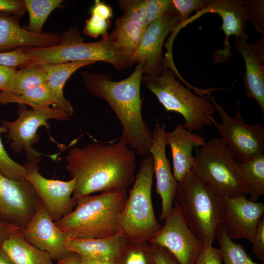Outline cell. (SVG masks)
Here are the masks:
<instances>
[{"mask_svg": "<svg viewBox=\"0 0 264 264\" xmlns=\"http://www.w3.org/2000/svg\"><path fill=\"white\" fill-rule=\"evenodd\" d=\"M136 155L120 139L107 145L93 142L71 148L65 168L76 181L73 198L129 187L135 180Z\"/></svg>", "mask_w": 264, "mask_h": 264, "instance_id": "cell-1", "label": "cell"}, {"mask_svg": "<svg viewBox=\"0 0 264 264\" xmlns=\"http://www.w3.org/2000/svg\"><path fill=\"white\" fill-rule=\"evenodd\" d=\"M81 74L87 90L95 98L106 100L114 112L122 128L120 139L137 155L150 154L153 132L142 114L140 85L143 75L142 66L137 63L133 72L119 81L110 75L82 71Z\"/></svg>", "mask_w": 264, "mask_h": 264, "instance_id": "cell-2", "label": "cell"}, {"mask_svg": "<svg viewBox=\"0 0 264 264\" xmlns=\"http://www.w3.org/2000/svg\"><path fill=\"white\" fill-rule=\"evenodd\" d=\"M128 196L126 189H117L80 197L70 213L54 222L68 239L102 238L121 233L120 219Z\"/></svg>", "mask_w": 264, "mask_h": 264, "instance_id": "cell-3", "label": "cell"}, {"mask_svg": "<svg viewBox=\"0 0 264 264\" xmlns=\"http://www.w3.org/2000/svg\"><path fill=\"white\" fill-rule=\"evenodd\" d=\"M62 36V42L57 45L24 48L29 58L26 66L77 61H102L110 64L115 69L120 71L133 64L118 44L113 32L95 42H85L76 26L71 27Z\"/></svg>", "mask_w": 264, "mask_h": 264, "instance_id": "cell-4", "label": "cell"}, {"mask_svg": "<svg viewBox=\"0 0 264 264\" xmlns=\"http://www.w3.org/2000/svg\"><path fill=\"white\" fill-rule=\"evenodd\" d=\"M175 199L193 232L205 247L212 246L222 225V196L191 170L178 183Z\"/></svg>", "mask_w": 264, "mask_h": 264, "instance_id": "cell-5", "label": "cell"}, {"mask_svg": "<svg viewBox=\"0 0 264 264\" xmlns=\"http://www.w3.org/2000/svg\"><path fill=\"white\" fill-rule=\"evenodd\" d=\"M141 83L154 94L165 110L181 114L188 130L201 131L203 126L212 125L210 117L215 112L208 96H199L180 84L170 68L163 67L155 75H143Z\"/></svg>", "mask_w": 264, "mask_h": 264, "instance_id": "cell-6", "label": "cell"}, {"mask_svg": "<svg viewBox=\"0 0 264 264\" xmlns=\"http://www.w3.org/2000/svg\"><path fill=\"white\" fill-rule=\"evenodd\" d=\"M153 157L143 156L120 219L121 233L129 242H149L161 228L155 216L152 189Z\"/></svg>", "mask_w": 264, "mask_h": 264, "instance_id": "cell-7", "label": "cell"}, {"mask_svg": "<svg viewBox=\"0 0 264 264\" xmlns=\"http://www.w3.org/2000/svg\"><path fill=\"white\" fill-rule=\"evenodd\" d=\"M191 170L222 197L247 195L245 179L227 144L220 138L196 148Z\"/></svg>", "mask_w": 264, "mask_h": 264, "instance_id": "cell-8", "label": "cell"}, {"mask_svg": "<svg viewBox=\"0 0 264 264\" xmlns=\"http://www.w3.org/2000/svg\"><path fill=\"white\" fill-rule=\"evenodd\" d=\"M210 99L221 121L219 123L213 116L210 120L219 131L220 138L228 145L235 160L242 163L264 155V128L261 122L256 124L245 123L241 117L238 100L235 115L231 116L212 95Z\"/></svg>", "mask_w": 264, "mask_h": 264, "instance_id": "cell-9", "label": "cell"}, {"mask_svg": "<svg viewBox=\"0 0 264 264\" xmlns=\"http://www.w3.org/2000/svg\"><path fill=\"white\" fill-rule=\"evenodd\" d=\"M69 116L64 110L57 108H35L27 110L21 105L18 110V117L13 121L1 120L2 126L7 130L10 140L9 147L18 154L24 151L28 161L39 163L41 156L44 155L35 150L32 145L39 140L37 131L41 126L48 128L50 119L67 120Z\"/></svg>", "mask_w": 264, "mask_h": 264, "instance_id": "cell-10", "label": "cell"}, {"mask_svg": "<svg viewBox=\"0 0 264 264\" xmlns=\"http://www.w3.org/2000/svg\"><path fill=\"white\" fill-rule=\"evenodd\" d=\"M164 221L149 242L168 250L178 264H195L205 246L187 224L176 201Z\"/></svg>", "mask_w": 264, "mask_h": 264, "instance_id": "cell-11", "label": "cell"}, {"mask_svg": "<svg viewBox=\"0 0 264 264\" xmlns=\"http://www.w3.org/2000/svg\"><path fill=\"white\" fill-rule=\"evenodd\" d=\"M42 202L26 179L9 178L0 173V223L24 228Z\"/></svg>", "mask_w": 264, "mask_h": 264, "instance_id": "cell-12", "label": "cell"}, {"mask_svg": "<svg viewBox=\"0 0 264 264\" xmlns=\"http://www.w3.org/2000/svg\"><path fill=\"white\" fill-rule=\"evenodd\" d=\"M38 163L27 161L23 165L26 179L39 195L51 219L56 221L70 213L76 205V200L71 195L76 181L49 179L39 172Z\"/></svg>", "mask_w": 264, "mask_h": 264, "instance_id": "cell-13", "label": "cell"}, {"mask_svg": "<svg viewBox=\"0 0 264 264\" xmlns=\"http://www.w3.org/2000/svg\"><path fill=\"white\" fill-rule=\"evenodd\" d=\"M178 18L175 8L148 25L144 31L132 62L142 66L144 75H157L162 70L163 43Z\"/></svg>", "mask_w": 264, "mask_h": 264, "instance_id": "cell-14", "label": "cell"}, {"mask_svg": "<svg viewBox=\"0 0 264 264\" xmlns=\"http://www.w3.org/2000/svg\"><path fill=\"white\" fill-rule=\"evenodd\" d=\"M247 0H212L207 7L198 11L196 14L189 18L184 23L185 26L206 13H215L222 19L220 27L225 34L224 48L218 50L214 55L215 63L226 61L232 55L230 51L229 38L231 36L242 40H248L249 37L245 32L247 21Z\"/></svg>", "mask_w": 264, "mask_h": 264, "instance_id": "cell-15", "label": "cell"}, {"mask_svg": "<svg viewBox=\"0 0 264 264\" xmlns=\"http://www.w3.org/2000/svg\"><path fill=\"white\" fill-rule=\"evenodd\" d=\"M222 225L231 240L244 239L251 243L258 225L263 218L264 204L246 196L222 197Z\"/></svg>", "mask_w": 264, "mask_h": 264, "instance_id": "cell-16", "label": "cell"}, {"mask_svg": "<svg viewBox=\"0 0 264 264\" xmlns=\"http://www.w3.org/2000/svg\"><path fill=\"white\" fill-rule=\"evenodd\" d=\"M165 129V124L160 122L155 124L150 151L154 162L156 191L161 200V220H165L173 208L178 185L166 154Z\"/></svg>", "mask_w": 264, "mask_h": 264, "instance_id": "cell-17", "label": "cell"}, {"mask_svg": "<svg viewBox=\"0 0 264 264\" xmlns=\"http://www.w3.org/2000/svg\"><path fill=\"white\" fill-rule=\"evenodd\" d=\"M20 231L26 241L47 252L53 260L57 262L70 252L66 247L68 238L51 219L43 203Z\"/></svg>", "mask_w": 264, "mask_h": 264, "instance_id": "cell-18", "label": "cell"}, {"mask_svg": "<svg viewBox=\"0 0 264 264\" xmlns=\"http://www.w3.org/2000/svg\"><path fill=\"white\" fill-rule=\"evenodd\" d=\"M234 46L243 58L245 73L243 79L246 95L256 100L264 114V37L256 44L235 38Z\"/></svg>", "mask_w": 264, "mask_h": 264, "instance_id": "cell-19", "label": "cell"}, {"mask_svg": "<svg viewBox=\"0 0 264 264\" xmlns=\"http://www.w3.org/2000/svg\"><path fill=\"white\" fill-rule=\"evenodd\" d=\"M62 41V34L30 32L20 26L19 18L0 13V51L23 46H53Z\"/></svg>", "mask_w": 264, "mask_h": 264, "instance_id": "cell-20", "label": "cell"}, {"mask_svg": "<svg viewBox=\"0 0 264 264\" xmlns=\"http://www.w3.org/2000/svg\"><path fill=\"white\" fill-rule=\"evenodd\" d=\"M166 144L170 147L173 159V174L178 183L191 170L194 156L193 149L204 145L205 138L186 129L182 124L171 132H165Z\"/></svg>", "mask_w": 264, "mask_h": 264, "instance_id": "cell-21", "label": "cell"}, {"mask_svg": "<svg viewBox=\"0 0 264 264\" xmlns=\"http://www.w3.org/2000/svg\"><path fill=\"white\" fill-rule=\"evenodd\" d=\"M122 233L97 239H68L66 247L69 252L90 261L116 262L128 242Z\"/></svg>", "mask_w": 264, "mask_h": 264, "instance_id": "cell-22", "label": "cell"}, {"mask_svg": "<svg viewBox=\"0 0 264 264\" xmlns=\"http://www.w3.org/2000/svg\"><path fill=\"white\" fill-rule=\"evenodd\" d=\"M92 61H77L41 65L47 76L46 83L54 96L55 108L65 111L70 117L73 113L71 103L64 96L63 88L70 76L80 68L92 65Z\"/></svg>", "mask_w": 264, "mask_h": 264, "instance_id": "cell-23", "label": "cell"}, {"mask_svg": "<svg viewBox=\"0 0 264 264\" xmlns=\"http://www.w3.org/2000/svg\"><path fill=\"white\" fill-rule=\"evenodd\" d=\"M20 230L12 232L1 246L15 264H55L47 252L37 248L26 241Z\"/></svg>", "mask_w": 264, "mask_h": 264, "instance_id": "cell-24", "label": "cell"}, {"mask_svg": "<svg viewBox=\"0 0 264 264\" xmlns=\"http://www.w3.org/2000/svg\"><path fill=\"white\" fill-rule=\"evenodd\" d=\"M54 96L46 82L28 89L20 95L0 92V104L17 103L33 108H49L54 104Z\"/></svg>", "mask_w": 264, "mask_h": 264, "instance_id": "cell-25", "label": "cell"}, {"mask_svg": "<svg viewBox=\"0 0 264 264\" xmlns=\"http://www.w3.org/2000/svg\"><path fill=\"white\" fill-rule=\"evenodd\" d=\"M237 164L245 179L249 199L257 201L264 195V155Z\"/></svg>", "mask_w": 264, "mask_h": 264, "instance_id": "cell-26", "label": "cell"}, {"mask_svg": "<svg viewBox=\"0 0 264 264\" xmlns=\"http://www.w3.org/2000/svg\"><path fill=\"white\" fill-rule=\"evenodd\" d=\"M113 32L124 53L132 61L144 30L138 24L121 16L115 20Z\"/></svg>", "mask_w": 264, "mask_h": 264, "instance_id": "cell-27", "label": "cell"}, {"mask_svg": "<svg viewBox=\"0 0 264 264\" xmlns=\"http://www.w3.org/2000/svg\"><path fill=\"white\" fill-rule=\"evenodd\" d=\"M29 14L28 24L24 28L35 33H42L44 24L47 17L62 3V0H24Z\"/></svg>", "mask_w": 264, "mask_h": 264, "instance_id": "cell-28", "label": "cell"}, {"mask_svg": "<svg viewBox=\"0 0 264 264\" xmlns=\"http://www.w3.org/2000/svg\"><path fill=\"white\" fill-rule=\"evenodd\" d=\"M116 264H155L154 245L149 242H128Z\"/></svg>", "mask_w": 264, "mask_h": 264, "instance_id": "cell-29", "label": "cell"}, {"mask_svg": "<svg viewBox=\"0 0 264 264\" xmlns=\"http://www.w3.org/2000/svg\"><path fill=\"white\" fill-rule=\"evenodd\" d=\"M216 239L224 264H264L254 262L242 245L235 242L228 237L222 225L217 233Z\"/></svg>", "mask_w": 264, "mask_h": 264, "instance_id": "cell-30", "label": "cell"}, {"mask_svg": "<svg viewBox=\"0 0 264 264\" xmlns=\"http://www.w3.org/2000/svg\"><path fill=\"white\" fill-rule=\"evenodd\" d=\"M46 73L41 65L23 67L17 71L11 94L20 95L28 89L46 82Z\"/></svg>", "mask_w": 264, "mask_h": 264, "instance_id": "cell-31", "label": "cell"}, {"mask_svg": "<svg viewBox=\"0 0 264 264\" xmlns=\"http://www.w3.org/2000/svg\"><path fill=\"white\" fill-rule=\"evenodd\" d=\"M7 131L4 126L0 127V173L11 179L24 180L26 171L24 166L15 161L9 156L2 144L0 135Z\"/></svg>", "mask_w": 264, "mask_h": 264, "instance_id": "cell-32", "label": "cell"}, {"mask_svg": "<svg viewBox=\"0 0 264 264\" xmlns=\"http://www.w3.org/2000/svg\"><path fill=\"white\" fill-rule=\"evenodd\" d=\"M212 1V0H173L179 18L171 33L172 35L175 37L176 36L192 12L203 9Z\"/></svg>", "mask_w": 264, "mask_h": 264, "instance_id": "cell-33", "label": "cell"}, {"mask_svg": "<svg viewBox=\"0 0 264 264\" xmlns=\"http://www.w3.org/2000/svg\"><path fill=\"white\" fill-rule=\"evenodd\" d=\"M117 3L123 13L122 16L145 30L147 27L145 0H118Z\"/></svg>", "mask_w": 264, "mask_h": 264, "instance_id": "cell-34", "label": "cell"}, {"mask_svg": "<svg viewBox=\"0 0 264 264\" xmlns=\"http://www.w3.org/2000/svg\"><path fill=\"white\" fill-rule=\"evenodd\" d=\"M175 8L173 0H145L147 26Z\"/></svg>", "mask_w": 264, "mask_h": 264, "instance_id": "cell-35", "label": "cell"}, {"mask_svg": "<svg viewBox=\"0 0 264 264\" xmlns=\"http://www.w3.org/2000/svg\"><path fill=\"white\" fill-rule=\"evenodd\" d=\"M247 21L253 24L255 30L264 37V0H247Z\"/></svg>", "mask_w": 264, "mask_h": 264, "instance_id": "cell-36", "label": "cell"}, {"mask_svg": "<svg viewBox=\"0 0 264 264\" xmlns=\"http://www.w3.org/2000/svg\"><path fill=\"white\" fill-rule=\"evenodd\" d=\"M110 26V20L91 15L86 21L83 31L86 35L91 37L96 38L101 36L103 38L108 35V31Z\"/></svg>", "mask_w": 264, "mask_h": 264, "instance_id": "cell-37", "label": "cell"}, {"mask_svg": "<svg viewBox=\"0 0 264 264\" xmlns=\"http://www.w3.org/2000/svg\"><path fill=\"white\" fill-rule=\"evenodd\" d=\"M28 61L29 58L22 48L0 52V66L14 68L23 67L26 66Z\"/></svg>", "mask_w": 264, "mask_h": 264, "instance_id": "cell-38", "label": "cell"}, {"mask_svg": "<svg viewBox=\"0 0 264 264\" xmlns=\"http://www.w3.org/2000/svg\"><path fill=\"white\" fill-rule=\"evenodd\" d=\"M17 71L16 68L0 65V91L1 92L10 93L12 92Z\"/></svg>", "mask_w": 264, "mask_h": 264, "instance_id": "cell-39", "label": "cell"}, {"mask_svg": "<svg viewBox=\"0 0 264 264\" xmlns=\"http://www.w3.org/2000/svg\"><path fill=\"white\" fill-rule=\"evenodd\" d=\"M252 252L261 261L264 262V218L260 221L252 241Z\"/></svg>", "mask_w": 264, "mask_h": 264, "instance_id": "cell-40", "label": "cell"}, {"mask_svg": "<svg viewBox=\"0 0 264 264\" xmlns=\"http://www.w3.org/2000/svg\"><path fill=\"white\" fill-rule=\"evenodd\" d=\"M222 262L220 250L210 246L203 248L195 264H222Z\"/></svg>", "mask_w": 264, "mask_h": 264, "instance_id": "cell-41", "label": "cell"}, {"mask_svg": "<svg viewBox=\"0 0 264 264\" xmlns=\"http://www.w3.org/2000/svg\"><path fill=\"white\" fill-rule=\"evenodd\" d=\"M26 11L23 0H0V13H13L19 18L24 15Z\"/></svg>", "mask_w": 264, "mask_h": 264, "instance_id": "cell-42", "label": "cell"}, {"mask_svg": "<svg viewBox=\"0 0 264 264\" xmlns=\"http://www.w3.org/2000/svg\"><path fill=\"white\" fill-rule=\"evenodd\" d=\"M154 246L155 264H178L175 257L168 250L160 246L154 245Z\"/></svg>", "mask_w": 264, "mask_h": 264, "instance_id": "cell-43", "label": "cell"}, {"mask_svg": "<svg viewBox=\"0 0 264 264\" xmlns=\"http://www.w3.org/2000/svg\"><path fill=\"white\" fill-rule=\"evenodd\" d=\"M91 15H95L105 20H110L113 16L111 7L104 1L96 0L90 9Z\"/></svg>", "mask_w": 264, "mask_h": 264, "instance_id": "cell-44", "label": "cell"}, {"mask_svg": "<svg viewBox=\"0 0 264 264\" xmlns=\"http://www.w3.org/2000/svg\"><path fill=\"white\" fill-rule=\"evenodd\" d=\"M20 229H21L16 226L0 223V247L3 241L12 232Z\"/></svg>", "mask_w": 264, "mask_h": 264, "instance_id": "cell-45", "label": "cell"}, {"mask_svg": "<svg viewBox=\"0 0 264 264\" xmlns=\"http://www.w3.org/2000/svg\"><path fill=\"white\" fill-rule=\"evenodd\" d=\"M56 264H82V259L79 255L70 252L64 258L57 261Z\"/></svg>", "mask_w": 264, "mask_h": 264, "instance_id": "cell-46", "label": "cell"}, {"mask_svg": "<svg viewBox=\"0 0 264 264\" xmlns=\"http://www.w3.org/2000/svg\"><path fill=\"white\" fill-rule=\"evenodd\" d=\"M0 264H15L0 247Z\"/></svg>", "mask_w": 264, "mask_h": 264, "instance_id": "cell-47", "label": "cell"}, {"mask_svg": "<svg viewBox=\"0 0 264 264\" xmlns=\"http://www.w3.org/2000/svg\"><path fill=\"white\" fill-rule=\"evenodd\" d=\"M81 259L82 264H116L115 262L90 261L85 260L82 258Z\"/></svg>", "mask_w": 264, "mask_h": 264, "instance_id": "cell-48", "label": "cell"}]
</instances>
